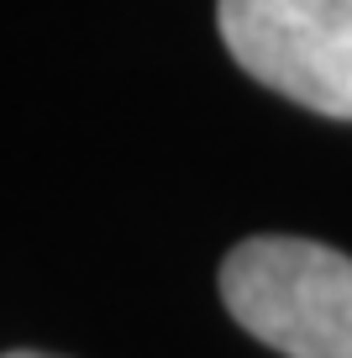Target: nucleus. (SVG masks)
Here are the masks:
<instances>
[{
	"mask_svg": "<svg viewBox=\"0 0 352 358\" xmlns=\"http://www.w3.org/2000/svg\"><path fill=\"white\" fill-rule=\"evenodd\" d=\"M6 358H53V353H6Z\"/></svg>",
	"mask_w": 352,
	"mask_h": 358,
	"instance_id": "7ed1b4c3",
	"label": "nucleus"
},
{
	"mask_svg": "<svg viewBox=\"0 0 352 358\" xmlns=\"http://www.w3.org/2000/svg\"><path fill=\"white\" fill-rule=\"evenodd\" d=\"M221 301L284 358H352V258L326 243H237L221 264Z\"/></svg>",
	"mask_w": 352,
	"mask_h": 358,
	"instance_id": "f257e3e1",
	"label": "nucleus"
},
{
	"mask_svg": "<svg viewBox=\"0 0 352 358\" xmlns=\"http://www.w3.org/2000/svg\"><path fill=\"white\" fill-rule=\"evenodd\" d=\"M216 22L258 85L352 122V0H221Z\"/></svg>",
	"mask_w": 352,
	"mask_h": 358,
	"instance_id": "f03ea898",
	"label": "nucleus"
}]
</instances>
